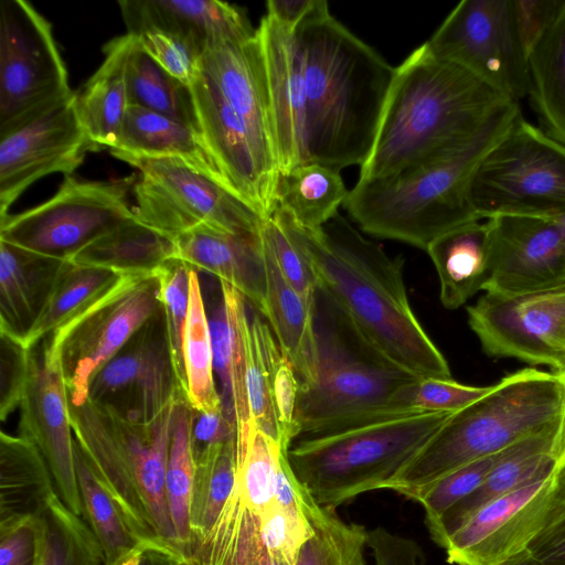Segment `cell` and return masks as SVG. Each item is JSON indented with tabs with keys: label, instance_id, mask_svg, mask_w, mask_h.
I'll return each mask as SVG.
<instances>
[{
	"label": "cell",
	"instance_id": "03108f58",
	"mask_svg": "<svg viewBox=\"0 0 565 565\" xmlns=\"http://www.w3.org/2000/svg\"><path fill=\"white\" fill-rule=\"evenodd\" d=\"M151 545V544H150ZM147 547V546H146ZM146 547H142L136 552H134L131 555H129L127 558H125L121 563H119L118 565H137L138 562H139V558H140V555L142 553V551L146 548Z\"/></svg>",
	"mask_w": 565,
	"mask_h": 565
},
{
	"label": "cell",
	"instance_id": "6da1fadb",
	"mask_svg": "<svg viewBox=\"0 0 565 565\" xmlns=\"http://www.w3.org/2000/svg\"><path fill=\"white\" fill-rule=\"evenodd\" d=\"M289 221L319 289L372 350L418 379H452L446 358L411 307L401 256L387 255L340 213L315 233Z\"/></svg>",
	"mask_w": 565,
	"mask_h": 565
},
{
	"label": "cell",
	"instance_id": "6f0895ef",
	"mask_svg": "<svg viewBox=\"0 0 565 565\" xmlns=\"http://www.w3.org/2000/svg\"><path fill=\"white\" fill-rule=\"evenodd\" d=\"M366 545L375 565H426L424 551L416 541L385 527L367 530Z\"/></svg>",
	"mask_w": 565,
	"mask_h": 565
},
{
	"label": "cell",
	"instance_id": "6125c7cd",
	"mask_svg": "<svg viewBox=\"0 0 565 565\" xmlns=\"http://www.w3.org/2000/svg\"><path fill=\"white\" fill-rule=\"evenodd\" d=\"M317 2L318 0H269L266 2V13L280 24L295 30Z\"/></svg>",
	"mask_w": 565,
	"mask_h": 565
},
{
	"label": "cell",
	"instance_id": "681fc988",
	"mask_svg": "<svg viewBox=\"0 0 565 565\" xmlns=\"http://www.w3.org/2000/svg\"><path fill=\"white\" fill-rule=\"evenodd\" d=\"M191 269L183 260L172 258L157 273L160 286L159 298L164 316L172 362L184 395L185 372L182 343L189 311Z\"/></svg>",
	"mask_w": 565,
	"mask_h": 565
},
{
	"label": "cell",
	"instance_id": "816d5d0a",
	"mask_svg": "<svg viewBox=\"0 0 565 565\" xmlns=\"http://www.w3.org/2000/svg\"><path fill=\"white\" fill-rule=\"evenodd\" d=\"M258 532L274 561L281 565H296L315 530L303 514L288 511L274 502L259 516Z\"/></svg>",
	"mask_w": 565,
	"mask_h": 565
},
{
	"label": "cell",
	"instance_id": "9a60e30c",
	"mask_svg": "<svg viewBox=\"0 0 565 565\" xmlns=\"http://www.w3.org/2000/svg\"><path fill=\"white\" fill-rule=\"evenodd\" d=\"M73 90L51 24L28 1H0V131Z\"/></svg>",
	"mask_w": 565,
	"mask_h": 565
},
{
	"label": "cell",
	"instance_id": "836d02e7",
	"mask_svg": "<svg viewBox=\"0 0 565 565\" xmlns=\"http://www.w3.org/2000/svg\"><path fill=\"white\" fill-rule=\"evenodd\" d=\"M175 254L173 238L134 215L85 245L68 260L120 275H149L157 274Z\"/></svg>",
	"mask_w": 565,
	"mask_h": 565
},
{
	"label": "cell",
	"instance_id": "94428289",
	"mask_svg": "<svg viewBox=\"0 0 565 565\" xmlns=\"http://www.w3.org/2000/svg\"><path fill=\"white\" fill-rule=\"evenodd\" d=\"M527 550L550 565H565V516L536 536Z\"/></svg>",
	"mask_w": 565,
	"mask_h": 565
},
{
	"label": "cell",
	"instance_id": "d590c367",
	"mask_svg": "<svg viewBox=\"0 0 565 565\" xmlns=\"http://www.w3.org/2000/svg\"><path fill=\"white\" fill-rule=\"evenodd\" d=\"M349 192L340 170L308 161L278 174L276 206L298 228L315 233L339 214Z\"/></svg>",
	"mask_w": 565,
	"mask_h": 565
},
{
	"label": "cell",
	"instance_id": "f1b7e54d",
	"mask_svg": "<svg viewBox=\"0 0 565 565\" xmlns=\"http://www.w3.org/2000/svg\"><path fill=\"white\" fill-rule=\"evenodd\" d=\"M266 268V295L260 313L289 360L300 387L315 382L318 373V342L313 306L289 285L262 241Z\"/></svg>",
	"mask_w": 565,
	"mask_h": 565
},
{
	"label": "cell",
	"instance_id": "cb8c5ba5",
	"mask_svg": "<svg viewBox=\"0 0 565 565\" xmlns=\"http://www.w3.org/2000/svg\"><path fill=\"white\" fill-rule=\"evenodd\" d=\"M200 68L216 84L263 153L277 164L274 122L257 35L207 51L200 58Z\"/></svg>",
	"mask_w": 565,
	"mask_h": 565
},
{
	"label": "cell",
	"instance_id": "e0dca14e",
	"mask_svg": "<svg viewBox=\"0 0 565 565\" xmlns=\"http://www.w3.org/2000/svg\"><path fill=\"white\" fill-rule=\"evenodd\" d=\"M88 149L74 92L1 130L0 217L34 181L55 172L72 174Z\"/></svg>",
	"mask_w": 565,
	"mask_h": 565
},
{
	"label": "cell",
	"instance_id": "ffe728a7",
	"mask_svg": "<svg viewBox=\"0 0 565 565\" xmlns=\"http://www.w3.org/2000/svg\"><path fill=\"white\" fill-rule=\"evenodd\" d=\"M486 222L490 244L486 294L516 296L565 287V237L555 217L503 214Z\"/></svg>",
	"mask_w": 565,
	"mask_h": 565
},
{
	"label": "cell",
	"instance_id": "003e7915",
	"mask_svg": "<svg viewBox=\"0 0 565 565\" xmlns=\"http://www.w3.org/2000/svg\"><path fill=\"white\" fill-rule=\"evenodd\" d=\"M565 237V213L554 216Z\"/></svg>",
	"mask_w": 565,
	"mask_h": 565
},
{
	"label": "cell",
	"instance_id": "f907efd6",
	"mask_svg": "<svg viewBox=\"0 0 565 565\" xmlns=\"http://www.w3.org/2000/svg\"><path fill=\"white\" fill-rule=\"evenodd\" d=\"M489 386H470L452 379H416L397 396V407L404 413L458 412L489 393Z\"/></svg>",
	"mask_w": 565,
	"mask_h": 565
},
{
	"label": "cell",
	"instance_id": "9c48e42d",
	"mask_svg": "<svg viewBox=\"0 0 565 565\" xmlns=\"http://www.w3.org/2000/svg\"><path fill=\"white\" fill-rule=\"evenodd\" d=\"M481 220L503 214L554 217L565 213V145L522 111L486 154L470 183Z\"/></svg>",
	"mask_w": 565,
	"mask_h": 565
},
{
	"label": "cell",
	"instance_id": "b9f144b4",
	"mask_svg": "<svg viewBox=\"0 0 565 565\" xmlns=\"http://www.w3.org/2000/svg\"><path fill=\"white\" fill-rule=\"evenodd\" d=\"M126 81L129 105L172 117L201 137L190 86L164 71L136 38L127 58Z\"/></svg>",
	"mask_w": 565,
	"mask_h": 565
},
{
	"label": "cell",
	"instance_id": "1f68e13d",
	"mask_svg": "<svg viewBox=\"0 0 565 565\" xmlns=\"http://www.w3.org/2000/svg\"><path fill=\"white\" fill-rule=\"evenodd\" d=\"M109 150L131 156L178 158L230 189L194 130L172 117L145 107L128 106L117 145Z\"/></svg>",
	"mask_w": 565,
	"mask_h": 565
},
{
	"label": "cell",
	"instance_id": "8992f818",
	"mask_svg": "<svg viewBox=\"0 0 565 565\" xmlns=\"http://www.w3.org/2000/svg\"><path fill=\"white\" fill-rule=\"evenodd\" d=\"M313 316L318 373L313 383L300 387L298 437L416 414L401 412L397 396L418 377L372 350L320 289Z\"/></svg>",
	"mask_w": 565,
	"mask_h": 565
},
{
	"label": "cell",
	"instance_id": "30bf717a",
	"mask_svg": "<svg viewBox=\"0 0 565 565\" xmlns=\"http://www.w3.org/2000/svg\"><path fill=\"white\" fill-rule=\"evenodd\" d=\"M159 290L157 274L124 275L42 341L45 362L61 372L72 405L87 401L94 375L161 308Z\"/></svg>",
	"mask_w": 565,
	"mask_h": 565
},
{
	"label": "cell",
	"instance_id": "60d3db41",
	"mask_svg": "<svg viewBox=\"0 0 565 565\" xmlns=\"http://www.w3.org/2000/svg\"><path fill=\"white\" fill-rule=\"evenodd\" d=\"M182 356L185 397L193 411L211 413L223 408L213 365V347L198 271L190 273V300Z\"/></svg>",
	"mask_w": 565,
	"mask_h": 565
},
{
	"label": "cell",
	"instance_id": "680465c9",
	"mask_svg": "<svg viewBox=\"0 0 565 565\" xmlns=\"http://www.w3.org/2000/svg\"><path fill=\"white\" fill-rule=\"evenodd\" d=\"M226 565H281L266 552L258 532V518L244 512Z\"/></svg>",
	"mask_w": 565,
	"mask_h": 565
},
{
	"label": "cell",
	"instance_id": "c3c4849f",
	"mask_svg": "<svg viewBox=\"0 0 565 565\" xmlns=\"http://www.w3.org/2000/svg\"><path fill=\"white\" fill-rule=\"evenodd\" d=\"M519 443L495 454L471 461L451 471L429 487L416 501L425 511V521L428 530L436 526L449 510L475 492L486 481L492 470L513 452Z\"/></svg>",
	"mask_w": 565,
	"mask_h": 565
},
{
	"label": "cell",
	"instance_id": "f5cc1de1",
	"mask_svg": "<svg viewBox=\"0 0 565 565\" xmlns=\"http://www.w3.org/2000/svg\"><path fill=\"white\" fill-rule=\"evenodd\" d=\"M132 35L164 71L182 83L191 85L200 72V57L183 41L168 32L151 28Z\"/></svg>",
	"mask_w": 565,
	"mask_h": 565
},
{
	"label": "cell",
	"instance_id": "4fadbf2b",
	"mask_svg": "<svg viewBox=\"0 0 565 565\" xmlns=\"http://www.w3.org/2000/svg\"><path fill=\"white\" fill-rule=\"evenodd\" d=\"M437 58L471 73L509 99L529 92V64L512 0H462L425 42Z\"/></svg>",
	"mask_w": 565,
	"mask_h": 565
},
{
	"label": "cell",
	"instance_id": "e575fe53",
	"mask_svg": "<svg viewBox=\"0 0 565 565\" xmlns=\"http://www.w3.org/2000/svg\"><path fill=\"white\" fill-rule=\"evenodd\" d=\"M74 463L83 516L97 539L107 565H118L134 552L160 543L147 541L139 533L75 439Z\"/></svg>",
	"mask_w": 565,
	"mask_h": 565
},
{
	"label": "cell",
	"instance_id": "83f0119b",
	"mask_svg": "<svg viewBox=\"0 0 565 565\" xmlns=\"http://www.w3.org/2000/svg\"><path fill=\"white\" fill-rule=\"evenodd\" d=\"M67 260L0 239V333L22 342Z\"/></svg>",
	"mask_w": 565,
	"mask_h": 565
},
{
	"label": "cell",
	"instance_id": "7c38bea8",
	"mask_svg": "<svg viewBox=\"0 0 565 565\" xmlns=\"http://www.w3.org/2000/svg\"><path fill=\"white\" fill-rule=\"evenodd\" d=\"M134 179L79 181L65 175L42 204L0 217V239L46 256L70 259L85 245L134 216L127 193Z\"/></svg>",
	"mask_w": 565,
	"mask_h": 565
},
{
	"label": "cell",
	"instance_id": "f35d334b",
	"mask_svg": "<svg viewBox=\"0 0 565 565\" xmlns=\"http://www.w3.org/2000/svg\"><path fill=\"white\" fill-rule=\"evenodd\" d=\"M124 275L67 260L38 320L21 344L31 350L106 294Z\"/></svg>",
	"mask_w": 565,
	"mask_h": 565
},
{
	"label": "cell",
	"instance_id": "4316f807",
	"mask_svg": "<svg viewBox=\"0 0 565 565\" xmlns=\"http://www.w3.org/2000/svg\"><path fill=\"white\" fill-rule=\"evenodd\" d=\"M175 258L214 275L238 290L259 312L266 295V268L258 235L228 233L201 224L174 238Z\"/></svg>",
	"mask_w": 565,
	"mask_h": 565
},
{
	"label": "cell",
	"instance_id": "ee69618b",
	"mask_svg": "<svg viewBox=\"0 0 565 565\" xmlns=\"http://www.w3.org/2000/svg\"><path fill=\"white\" fill-rule=\"evenodd\" d=\"M300 505L315 533L303 545L296 565H366L364 526L345 522L335 509L320 505L305 487Z\"/></svg>",
	"mask_w": 565,
	"mask_h": 565
},
{
	"label": "cell",
	"instance_id": "2e32d148",
	"mask_svg": "<svg viewBox=\"0 0 565 565\" xmlns=\"http://www.w3.org/2000/svg\"><path fill=\"white\" fill-rule=\"evenodd\" d=\"M467 313L489 356L565 371V287L516 296L484 294Z\"/></svg>",
	"mask_w": 565,
	"mask_h": 565
},
{
	"label": "cell",
	"instance_id": "8d00e7d4",
	"mask_svg": "<svg viewBox=\"0 0 565 565\" xmlns=\"http://www.w3.org/2000/svg\"><path fill=\"white\" fill-rule=\"evenodd\" d=\"M531 107L542 128L565 145V0L529 56Z\"/></svg>",
	"mask_w": 565,
	"mask_h": 565
},
{
	"label": "cell",
	"instance_id": "4dcf8cb0",
	"mask_svg": "<svg viewBox=\"0 0 565 565\" xmlns=\"http://www.w3.org/2000/svg\"><path fill=\"white\" fill-rule=\"evenodd\" d=\"M439 278L440 301L449 310L483 291L490 277V244L486 220L457 226L426 248Z\"/></svg>",
	"mask_w": 565,
	"mask_h": 565
},
{
	"label": "cell",
	"instance_id": "db71d44e",
	"mask_svg": "<svg viewBox=\"0 0 565 565\" xmlns=\"http://www.w3.org/2000/svg\"><path fill=\"white\" fill-rule=\"evenodd\" d=\"M1 334L0 417L6 420L22 398L28 376L30 351L21 342Z\"/></svg>",
	"mask_w": 565,
	"mask_h": 565
},
{
	"label": "cell",
	"instance_id": "7dc6e473",
	"mask_svg": "<svg viewBox=\"0 0 565 565\" xmlns=\"http://www.w3.org/2000/svg\"><path fill=\"white\" fill-rule=\"evenodd\" d=\"M260 238L289 285L313 306L319 290L316 274L288 216L277 206L264 220Z\"/></svg>",
	"mask_w": 565,
	"mask_h": 565
},
{
	"label": "cell",
	"instance_id": "3957f363",
	"mask_svg": "<svg viewBox=\"0 0 565 565\" xmlns=\"http://www.w3.org/2000/svg\"><path fill=\"white\" fill-rule=\"evenodd\" d=\"M513 103L466 70L437 58L424 43L395 67L359 180L383 179L463 146Z\"/></svg>",
	"mask_w": 565,
	"mask_h": 565
},
{
	"label": "cell",
	"instance_id": "52a82bcc",
	"mask_svg": "<svg viewBox=\"0 0 565 565\" xmlns=\"http://www.w3.org/2000/svg\"><path fill=\"white\" fill-rule=\"evenodd\" d=\"M172 407L135 422L87 399L70 403V416L74 439L139 533L180 553L166 494Z\"/></svg>",
	"mask_w": 565,
	"mask_h": 565
},
{
	"label": "cell",
	"instance_id": "d4e9b609",
	"mask_svg": "<svg viewBox=\"0 0 565 565\" xmlns=\"http://www.w3.org/2000/svg\"><path fill=\"white\" fill-rule=\"evenodd\" d=\"M218 280V279H217ZM220 281L218 297L207 312L214 374L223 409L236 428L237 459L246 450L254 429L246 388L244 326L249 305L230 284Z\"/></svg>",
	"mask_w": 565,
	"mask_h": 565
},
{
	"label": "cell",
	"instance_id": "277c9868",
	"mask_svg": "<svg viewBox=\"0 0 565 565\" xmlns=\"http://www.w3.org/2000/svg\"><path fill=\"white\" fill-rule=\"evenodd\" d=\"M521 111L520 103H513L466 145L383 179L359 180L343 207L363 232L426 250L446 232L481 220L470 202L473 173Z\"/></svg>",
	"mask_w": 565,
	"mask_h": 565
},
{
	"label": "cell",
	"instance_id": "7bdbcfd3",
	"mask_svg": "<svg viewBox=\"0 0 565 565\" xmlns=\"http://www.w3.org/2000/svg\"><path fill=\"white\" fill-rule=\"evenodd\" d=\"M244 340L246 388L253 426L279 444L273 381L276 365L284 353L263 315L250 305L244 326Z\"/></svg>",
	"mask_w": 565,
	"mask_h": 565
},
{
	"label": "cell",
	"instance_id": "f546056e",
	"mask_svg": "<svg viewBox=\"0 0 565 565\" xmlns=\"http://www.w3.org/2000/svg\"><path fill=\"white\" fill-rule=\"evenodd\" d=\"M134 39L126 33L107 42L103 63L75 93L77 115L92 149L117 145L129 106L126 65Z\"/></svg>",
	"mask_w": 565,
	"mask_h": 565
},
{
	"label": "cell",
	"instance_id": "f6af8a7d",
	"mask_svg": "<svg viewBox=\"0 0 565 565\" xmlns=\"http://www.w3.org/2000/svg\"><path fill=\"white\" fill-rule=\"evenodd\" d=\"M41 519L44 535L39 565H107L92 530L68 510L57 493Z\"/></svg>",
	"mask_w": 565,
	"mask_h": 565
},
{
	"label": "cell",
	"instance_id": "484cf974",
	"mask_svg": "<svg viewBox=\"0 0 565 565\" xmlns=\"http://www.w3.org/2000/svg\"><path fill=\"white\" fill-rule=\"evenodd\" d=\"M565 459V416L521 440L486 481L428 530L443 547L446 540L479 509L551 472Z\"/></svg>",
	"mask_w": 565,
	"mask_h": 565
},
{
	"label": "cell",
	"instance_id": "91938a15",
	"mask_svg": "<svg viewBox=\"0 0 565 565\" xmlns=\"http://www.w3.org/2000/svg\"><path fill=\"white\" fill-rule=\"evenodd\" d=\"M193 412L192 447L194 460L213 446L236 440V428L230 422L223 408L211 413Z\"/></svg>",
	"mask_w": 565,
	"mask_h": 565
},
{
	"label": "cell",
	"instance_id": "bcb514c9",
	"mask_svg": "<svg viewBox=\"0 0 565 565\" xmlns=\"http://www.w3.org/2000/svg\"><path fill=\"white\" fill-rule=\"evenodd\" d=\"M280 450L275 439L254 428L237 460L236 493L243 509L256 518L274 503Z\"/></svg>",
	"mask_w": 565,
	"mask_h": 565
},
{
	"label": "cell",
	"instance_id": "7402d4cb",
	"mask_svg": "<svg viewBox=\"0 0 565 565\" xmlns=\"http://www.w3.org/2000/svg\"><path fill=\"white\" fill-rule=\"evenodd\" d=\"M274 122L279 173L308 162L302 57L294 30L267 13L256 29Z\"/></svg>",
	"mask_w": 565,
	"mask_h": 565
},
{
	"label": "cell",
	"instance_id": "8fae6325",
	"mask_svg": "<svg viewBox=\"0 0 565 565\" xmlns=\"http://www.w3.org/2000/svg\"><path fill=\"white\" fill-rule=\"evenodd\" d=\"M135 167V217L175 238L201 225L239 235H258L264 222L230 189L186 162L171 157H141L110 152Z\"/></svg>",
	"mask_w": 565,
	"mask_h": 565
},
{
	"label": "cell",
	"instance_id": "74e56055",
	"mask_svg": "<svg viewBox=\"0 0 565 565\" xmlns=\"http://www.w3.org/2000/svg\"><path fill=\"white\" fill-rule=\"evenodd\" d=\"M236 440L213 446L195 459L190 500L191 565L227 508L236 489Z\"/></svg>",
	"mask_w": 565,
	"mask_h": 565
},
{
	"label": "cell",
	"instance_id": "9f6ffc18",
	"mask_svg": "<svg viewBox=\"0 0 565 565\" xmlns=\"http://www.w3.org/2000/svg\"><path fill=\"white\" fill-rule=\"evenodd\" d=\"M563 3L564 0H512L516 33L527 61Z\"/></svg>",
	"mask_w": 565,
	"mask_h": 565
},
{
	"label": "cell",
	"instance_id": "be15d7a7",
	"mask_svg": "<svg viewBox=\"0 0 565 565\" xmlns=\"http://www.w3.org/2000/svg\"><path fill=\"white\" fill-rule=\"evenodd\" d=\"M137 565H190L186 558L164 543L148 545Z\"/></svg>",
	"mask_w": 565,
	"mask_h": 565
},
{
	"label": "cell",
	"instance_id": "d6986e66",
	"mask_svg": "<svg viewBox=\"0 0 565 565\" xmlns=\"http://www.w3.org/2000/svg\"><path fill=\"white\" fill-rule=\"evenodd\" d=\"M201 138L231 191L262 218L276 206L277 164L258 148L213 79L200 68L190 85Z\"/></svg>",
	"mask_w": 565,
	"mask_h": 565
},
{
	"label": "cell",
	"instance_id": "5b68a950",
	"mask_svg": "<svg viewBox=\"0 0 565 565\" xmlns=\"http://www.w3.org/2000/svg\"><path fill=\"white\" fill-rule=\"evenodd\" d=\"M565 416V371L525 367L454 413L385 489L417 501L451 471L501 451Z\"/></svg>",
	"mask_w": 565,
	"mask_h": 565
},
{
	"label": "cell",
	"instance_id": "11a10c76",
	"mask_svg": "<svg viewBox=\"0 0 565 565\" xmlns=\"http://www.w3.org/2000/svg\"><path fill=\"white\" fill-rule=\"evenodd\" d=\"M43 535L41 516L0 529V565H39Z\"/></svg>",
	"mask_w": 565,
	"mask_h": 565
},
{
	"label": "cell",
	"instance_id": "603a6c76",
	"mask_svg": "<svg viewBox=\"0 0 565 565\" xmlns=\"http://www.w3.org/2000/svg\"><path fill=\"white\" fill-rule=\"evenodd\" d=\"M127 33L158 29L183 41L201 58L207 51L256 34L243 9L218 0H120Z\"/></svg>",
	"mask_w": 565,
	"mask_h": 565
},
{
	"label": "cell",
	"instance_id": "e7e4bbea",
	"mask_svg": "<svg viewBox=\"0 0 565 565\" xmlns=\"http://www.w3.org/2000/svg\"><path fill=\"white\" fill-rule=\"evenodd\" d=\"M498 565H550L533 555L527 548L523 550Z\"/></svg>",
	"mask_w": 565,
	"mask_h": 565
},
{
	"label": "cell",
	"instance_id": "5bb4252c",
	"mask_svg": "<svg viewBox=\"0 0 565 565\" xmlns=\"http://www.w3.org/2000/svg\"><path fill=\"white\" fill-rule=\"evenodd\" d=\"M565 516V459L550 475L479 509L445 542L454 565H498Z\"/></svg>",
	"mask_w": 565,
	"mask_h": 565
},
{
	"label": "cell",
	"instance_id": "44dd1931",
	"mask_svg": "<svg viewBox=\"0 0 565 565\" xmlns=\"http://www.w3.org/2000/svg\"><path fill=\"white\" fill-rule=\"evenodd\" d=\"M35 349L30 351L19 406V436L32 443L43 456L63 503L74 514L83 516L66 384L61 372L46 364L43 349Z\"/></svg>",
	"mask_w": 565,
	"mask_h": 565
},
{
	"label": "cell",
	"instance_id": "7a4b0ae2",
	"mask_svg": "<svg viewBox=\"0 0 565 565\" xmlns=\"http://www.w3.org/2000/svg\"><path fill=\"white\" fill-rule=\"evenodd\" d=\"M302 57L308 161L341 170L371 153L395 67L329 10L316 7L294 30Z\"/></svg>",
	"mask_w": 565,
	"mask_h": 565
},
{
	"label": "cell",
	"instance_id": "ac0fdd59",
	"mask_svg": "<svg viewBox=\"0 0 565 565\" xmlns=\"http://www.w3.org/2000/svg\"><path fill=\"white\" fill-rule=\"evenodd\" d=\"M181 396L185 397L174 371L161 307L94 375L87 399L127 419L150 422Z\"/></svg>",
	"mask_w": 565,
	"mask_h": 565
},
{
	"label": "cell",
	"instance_id": "ba28073f",
	"mask_svg": "<svg viewBox=\"0 0 565 565\" xmlns=\"http://www.w3.org/2000/svg\"><path fill=\"white\" fill-rule=\"evenodd\" d=\"M452 414H408L300 436L289 447L287 457L296 478L311 497L322 507L337 509L364 492L385 489Z\"/></svg>",
	"mask_w": 565,
	"mask_h": 565
},
{
	"label": "cell",
	"instance_id": "d6a6232c",
	"mask_svg": "<svg viewBox=\"0 0 565 565\" xmlns=\"http://www.w3.org/2000/svg\"><path fill=\"white\" fill-rule=\"evenodd\" d=\"M43 456L21 436L0 434V529L40 518L56 494Z\"/></svg>",
	"mask_w": 565,
	"mask_h": 565
},
{
	"label": "cell",
	"instance_id": "ab89813d",
	"mask_svg": "<svg viewBox=\"0 0 565 565\" xmlns=\"http://www.w3.org/2000/svg\"><path fill=\"white\" fill-rule=\"evenodd\" d=\"M194 412L184 396L172 407L170 444L166 467V494L178 548L191 565L190 500L195 460L192 447Z\"/></svg>",
	"mask_w": 565,
	"mask_h": 565
}]
</instances>
